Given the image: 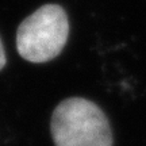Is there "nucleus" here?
Instances as JSON below:
<instances>
[{"label": "nucleus", "instance_id": "nucleus-1", "mask_svg": "<svg viewBox=\"0 0 146 146\" xmlns=\"http://www.w3.org/2000/svg\"><path fill=\"white\" fill-rule=\"evenodd\" d=\"M52 137L56 146H112L106 114L83 98H69L56 107Z\"/></svg>", "mask_w": 146, "mask_h": 146}, {"label": "nucleus", "instance_id": "nucleus-2", "mask_svg": "<svg viewBox=\"0 0 146 146\" xmlns=\"http://www.w3.org/2000/svg\"><path fill=\"white\" fill-rule=\"evenodd\" d=\"M68 35L69 22L64 8L58 4H45L18 27L16 49L29 62H47L62 52Z\"/></svg>", "mask_w": 146, "mask_h": 146}, {"label": "nucleus", "instance_id": "nucleus-3", "mask_svg": "<svg viewBox=\"0 0 146 146\" xmlns=\"http://www.w3.org/2000/svg\"><path fill=\"white\" fill-rule=\"evenodd\" d=\"M5 62H7V57H5L4 47H3V43H1V39H0V70L5 66Z\"/></svg>", "mask_w": 146, "mask_h": 146}]
</instances>
